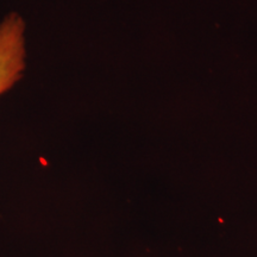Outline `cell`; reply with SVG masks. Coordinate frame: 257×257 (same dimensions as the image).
<instances>
[{
  "label": "cell",
  "mask_w": 257,
  "mask_h": 257,
  "mask_svg": "<svg viewBox=\"0 0 257 257\" xmlns=\"http://www.w3.org/2000/svg\"><path fill=\"white\" fill-rule=\"evenodd\" d=\"M25 23L17 14L0 22V95L23 76L25 69Z\"/></svg>",
  "instance_id": "6da1fadb"
}]
</instances>
